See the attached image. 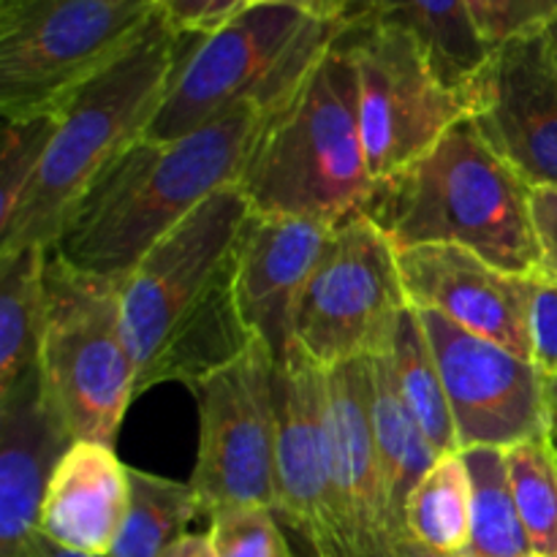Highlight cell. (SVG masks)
I'll list each match as a JSON object with an SVG mask.
<instances>
[{"instance_id": "cell-3", "label": "cell", "mask_w": 557, "mask_h": 557, "mask_svg": "<svg viewBox=\"0 0 557 557\" xmlns=\"http://www.w3.org/2000/svg\"><path fill=\"white\" fill-rule=\"evenodd\" d=\"M185 38L161 14L112 65L82 85L58 109L41 169L9 226L0 228V253L52 248L74 207L98 177L141 141L172 85Z\"/></svg>"}, {"instance_id": "cell-37", "label": "cell", "mask_w": 557, "mask_h": 557, "mask_svg": "<svg viewBox=\"0 0 557 557\" xmlns=\"http://www.w3.org/2000/svg\"><path fill=\"white\" fill-rule=\"evenodd\" d=\"M549 386V438H553L555 449H557V384L547 379Z\"/></svg>"}, {"instance_id": "cell-34", "label": "cell", "mask_w": 557, "mask_h": 557, "mask_svg": "<svg viewBox=\"0 0 557 557\" xmlns=\"http://www.w3.org/2000/svg\"><path fill=\"white\" fill-rule=\"evenodd\" d=\"M343 3L346 0H248L250 5H286V9L302 11V14L313 16L321 22H341Z\"/></svg>"}, {"instance_id": "cell-4", "label": "cell", "mask_w": 557, "mask_h": 557, "mask_svg": "<svg viewBox=\"0 0 557 557\" xmlns=\"http://www.w3.org/2000/svg\"><path fill=\"white\" fill-rule=\"evenodd\" d=\"M364 215L395 250L457 245L515 275L542 270L531 188L471 120L395 180L375 185Z\"/></svg>"}, {"instance_id": "cell-20", "label": "cell", "mask_w": 557, "mask_h": 557, "mask_svg": "<svg viewBox=\"0 0 557 557\" xmlns=\"http://www.w3.org/2000/svg\"><path fill=\"white\" fill-rule=\"evenodd\" d=\"M337 25H392L411 33L446 85L460 92L493 52L479 36L466 0H346Z\"/></svg>"}, {"instance_id": "cell-26", "label": "cell", "mask_w": 557, "mask_h": 557, "mask_svg": "<svg viewBox=\"0 0 557 557\" xmlns=\"http://www.w3.org/2000/svg\"><path fill=\"white\" fill-rule=\"evenodd\" d=\"M471 476V544L462 557H525L531 555L525 525L511 493L504 449L462 451Z\"/></svg>"}, {"instance_id": "cell-39", "label": "cell", "mask_w": 557, "mask_h": 557, "mask_svg": "<svg viewBox=\"0 0 557 557\" xmlns=\"http://www.w3.org/2000/svg\"><path fill=\"white\" fill-rule=\"evenodd\" d=\"M525 557H542V555H536V553H531V555H525Z\"/></svg>"}, {"instance_id": "cell-21", "label": "cell", "mask_w": 557, "mask_h": 557, "mask_svg": "<svg viewBox=\"0 0 557 557\" xmlns=\"http://www.w3.org/2000/svg\"><path fill=\"white\" fill-rule=\"evenodd\" d=\"M370 362V419H373L375 451H379L381 473H384L386 498H389L392 517H395L397 533L406 544L403 531V511H406L408 495L438 462V455L419 430L417 419L408 411L403 392L397 386L395 364L389 354L373 357ZM408 555V544H406ZM411 557V555H408Z\"/></svg>"}, {"instance_id": "cell-10", "label": "cell", "mask_w": 557, "mask_h": 557, "mask_svg": "<svg viewBox=\"0 0 557 557\" xmlns=\"http://www.w3.org/2000/svg\"><path fill=\"white\" fill-rule=\"evenodd\" d=\"M337 41L357 65L359 128L373 188L413 166L468 120L466 92L446 85L411 33L341 25Z\"/></svg>"}, {"instance_id": "cell-19", "label": "cell", "mask_w": 557, "mask_h": 557, "mask_svg": "<svg viewBox=\"0 0 557 557\" xmlns=\"http://www.w3.org/2000/svg\"><path fill=\"white\" fill-rule=\"evenodd\" d=\"M131 504L128 466L114 446L74 441L54 468L41 511V536L79 555L107 557Z\"/></svg>"}, {"instance_id": "cell-18", "label": "cell", "mask_w": 557, "mask_h": 557, "mask_svg": "<svg viewBox=\"0 0 557 557\" xmlns=\"http://www.w3.org/2000/svg\"><path fill=\"white\" fill-rule=\"evenodd\" d=\"M71 444L38 368L0 397V557L36 553L49 482Z\"/></svg>"}, {"instance_id": "cell-9", "label": "cell", "mask_w": 557, "mask_h": 557, "mask_svg": "<svg viewBox=\"0 0 557 557\" xmlns=\"http://www.w3.org/2000/svg\"><path fill=\"white\" fill-rule=\"evenodd\" d=\"M411 308L397 250L364 212L332 232L294 315V348L324 370L384 357Z\"/></svg>"}, {"instance_id": "cell-2", "label": "cell", "mask_w": 557, "mask_h": 557, "mask_svg": "<svg viewBox=\"0 0 557 557\" xmlns=\"http://www.w3.org/2000/svg\"><path fill=\"white\" fill-rule=\"evenodd\" d=\"M275 112L245 107L174 141H136L74 207L49 256L123 283L136 264L245 166Z\"/></svg>"}, {"instance_id": "cell-36", "label": "cell", "mask_w": 557, "mask_h": 557, "mask_svg": "<svg viewBox=\"0 0 557 557\" xmlns=\"http://www.w3.org/2000/svg\"><path fill=\"white\" fill-rule=\"evenodd\" d=\"M30 557H96V555H79V553H71V549H63L58 547V544H52L49 539L41 536V542H38L36 553ZM109 557V555H107Z\"/></svg>"}, {"instance_id": "cell-17", "label": "cell", "mask_w": 557, "mask_h": 557, "mask_svg": "<svg viewBox=\"0 0 557 557\" xmlns=\"http://www.w3.org/2000/svg\"><path fill=\"white\" fill-rule=\"evenodd\" d=\"M332 476L354 557H408L386 498L370 419V362L326 370Z\"/></svg>"}, {"instance_id": "cell-24", "label": "cell", "mask_w": 557, "mask_h": 557, "mask_svg": "<svg viewBox=\"0 0 557 557\" xmlns=\"http://www.w3.org/2000/svg\"><path fill=\"white\" fill-rule=\"evenodd\" d=\"M389 357L392 364H395L403 400H406L408 411L417 419L419 430L430 441L435 455H457L460 441H457V428L455 419H451L444 379H441L438 362H435L433 346H430L422 319L413 308L406 310L400 326H397Z\"/></svg>"}, {"instance_id": "cell-11", "label": "cell", "mask_w": 557, "mask_h": 557, "mask_svg": "<svg viewBox=\"0 0 557 557\" xmlns=\"http://www.w3.org/2000/svg\"><path fill=\"white\" fill-rule=\"evenodd\" d=\"M277 362L270 348L250 341L239 357L190 386L199 411L194 487L201 515L232 506L275 511Z\"/></svg>"}, {"instance_id": "cell-12", "label": "cell", "mask_w": 557, "mask_h": 557, "mask_svg": "<svg viewBox=\"0 0 557 557\" xmlns=\"http://www.w3.org/2000/svg\"><path fill=\"white\" fill-rule=\"evenodd\" d=\"M417 313L444 379L460 451L509 449L549 435L547 375L531 359L471 335L433 310Z\"/></svg>"}, {"instance_id": "cell-35", "label": "cell", "mask_w": 557, "mask_h": 557, "mask_svg": "<svg viewBox=\"0 0 557 557\" xmlns=\"http://www.w3.org/2000/svg\"><path fill=\"white\" fill-rule=\"evenodd\" d=\"M163 557H218V553L212 547L210 533H185L166 549Z\"/></svg>"}, {"instance_id": "cell-29", "label": "cell", "mask_w": 557, "mask_h": 557, "mask_svg": "<svg viewBox=\"0 0 557 557\" xmlns=\"http://www.w3.org/2000/svg\"><path fill=\"white\" fill-rule=\"evenodd\" d=\"M218 557H294L277 515L267 506H232L210 517Z\"/></svg>"}, {"instance_id": "cell-13", "label": "cell", "mask_w": 557, "mask_h": 557, "mask_svg": "<svg viewBox=\"0 0 557 557\" xmlns=\"http://www.w3.org/2000/svg\"><path fill=\"white\" fill-rule=\"evenodd\" d=\"M275 395V515L302 539L310 557H354L332 476L326 370L292 348L277 364Z\"/></svg>"}, {"instance_id": "cell-1", "label": "cell", "mask_w": 557, "mask_h": 557, "mask_svg": "<svg viewBox=\"0 0 557 557\" xmlns=\"http://www.w3.org/2000/svg\"><path fill=\"white\" fill-rule=\"evenodd\" d=\"M250 205L239 185L218 190L169 232L120 286L136 395L194 386L250 346L237 302V239Z\"/></svg>"}, {"instance_id": "cell-16", "label": "cell", "mask_w": 557, "mask_h": 557, "mask_svg": "<svg viewBox=\"0 0 557 557\" xmlns=\"http://www.w3.org/2000/svg\"><path fill=\"white\" fill-rule=\"evenodd\" d=\"M337 223L248 212L237 239V302L250 337L277 364L294 348L299 297Z\"/></svg>"}, {"instance_id": "cell-33", "label": "cell", "mask_w": 557, "mask_h": 557, "mask_svg": "<svg viewBox=\"0 0 557 557\" xmlns=\"http://www.w3.org/2000/svg\"><path fill=\"white\" fill-rule=\"evenodd\" d=\"M531 215L542 248V270L557 277V188H531Z\"/></svg>"}, {"instance_id": "cell-27", "label": "cell", "mask_w": 557, "mask_h": 557, "mask_svg": "<svg viewBox=\"0 0 557 557\" xmlns=\"http://www.w3.org/2000/svg\"><path fill=\"white\" fill-rule=\"evenodd\" d=\"M511 493L531 549L557 557V449L549 435L504 449Z\"/></svg>"}, {"instance_id": "cell-25", "label": "cell", "mask_w": 557, "mask_h": 557, "mask_svg": "<svg viewBox=\"0 0 557 557\" xmlns=\"http://www.w3.org/2000/svg\"><path fill=\"white\" fill-rule=\"evenodd\" d=\"M131 504L109 557H163L201 515L190 482L158 476L128 466Z\"/></svg>"}, {"instance_id": "cell-40", "label": "cell", "mask_w": 557, "mask_h": 557, "mask_svg": "<svg viewBox=\"0 0 557 557\" xmlns=\"http://www.w3.org/2000/svg\"><path fill=\"white\" fill-rule=\"evenodd\" d=\"M549 381H553V384H557V379H549Z\"/></svg>"}, {"instance_id": "cell-5", "label": "cell", "mask_w": 557, "mask_h": 557, "mask_svg": "<svg viewBox=\"0 0 557 557\" xmlns=\"http://www.w3.org/2000/svg\"><path fill=\"white\" fill-rule=\"evenodd\" d=\"M239 188L261 215L341 223L364 212L373 183L359 128L357 65L337 36L270 117Z\"/></svg>"}, {"instance_id": "cell-23", "label": "cell", "mask_w": 557, "mask_h": 557, "mask_svg": "<svg viewBox=\"0 0 557 557\" xmlns=\"http://www.w3.org/2000/svg\"><path fill=\"white\" fill-rule=\"evenodd\" d=\"M408 555L462 557L471 544V476L462 451L438 457L403 511Z\"/></svg>"}, {"instance_id": "cell-6", "label": "cell", "mask_w": 557, "mask_h": 557, "mask_svg": "<svg viewBox=\"0 0 557 557\" xmlns=\"http://www.w3.org/2000/svg\"><path fill=\"white\" fill-rule=\"evenodd\" d=\"M337 30V22L313 20L286 5H250L226 27L183 49L145 139H183L245 107L281 112Z\"/></svg>"}, {"instance_id": "cell-38", "label": "cell", "mask_w": 557, "mask_h": 557, "mask_svg": "<svg viewBox=\"0 0 557 557\" xmlns=\"http://www.w3.org/2000/svg\"><path fill=\"white\" fill-rule=\"evenodd\" d=\"M544 38H547V47H549V54H553L555 65H557V16L553 22H549V27L544 30Z\"/></svg>"}, {"instance_id": "cell-15", "label": "cell", "mask_w": 557, "mask_h": 557, "mask_svg": "<svg viewBox=\"0 0 557 557\" xmlns=\"http://www.w3.org/2000/svg\"><path fill=\"white\" fill-rule=\"evenodd\" d=\"M408 305L531 359V275H515L457 245L397 250Z\"/></svg>"}, {"instance_id": "cell-7", "label": "cell", "mask_w": 557, "mask_h": 557, "mask_svg": "<svg viewBox=\"0 0 557 557\" xmlns=\"http://www.w3.org/2000/svg\"><path fill=\"white\" fill-rule=\"evenodd\" d=\"M120 286L49 256L38 373L44 395L74 441L114 446L136 397Z\"/></svg>"}, {"instance_id": "cell-22", "label": "cell", "mask_w": 557, "mask_h": 557, "mask_svg": "<svg viewBox=\"0 0 557 557\" xmlns=\"http://www.w3.org/2000/svg\"><path fill=\"white\" fill-rule=\"evenodd\" d=\"M47 248L0 253V397L38 368L47 305Z\"/></svg>"}, {"instance_id": "cell-14", "label": "cell", "mask_w": 557, "mask_h": 557, "mask_svg": "<svg viewBox=\"0 0 557 557\" xmlns=\"http://www.w3.org/2000/svg\"><path fill=\"white\" fill-rule=\"evenodd\" d=\"M466 98L473 128L528 188H557V65L544 33L495 47Z\"/></svg>"}, {"instance_id": "cell-31", "label": "cell", "mask_w": 557, "mask_h": 557, "mask_svg": "<svg viewBox=\"0 0 557 557\" xmlns=\"http://www.w3.org/2000/svg\"><path fill=\"white\" fill-rule=\"evenodd\" d=\"M528 332H531V362L547 379H557V277L547 270L531 272Z\"/></svg>"}, {"instance_id": "cell-30", "label": "cell", "mask_w": 557, "mask_h": 557, "mask_svg": "<svg viewBox=\"0 0 557 557\" xmlns=\"http://www.w3.org/2000/svg\"><path fill=\"white\" fill-rule=\"evenodd\" d=\"M466 5L490 49L542 36L557 16V0H466Z\"/></svg>"}, {"instance_id": "cell-28", "label": "cell", "mask_w": 557, "mask_h": 557, "mask_svg": "<svg viewBox=\"0 0 557 557\" xmlns=\"http://www.w3.org/2000/svg\"><path fill=\"white\" fill-rule=\"evenodd\" d=\"M54 131H58V112L5 120L3 147H0V228L9 226L14 212L20 210L22 199L41 169Z\"/></svg>"}, {"instance_id": "cell-8", "label": "cell", "mask_w": 557, "mask_h": 557, "mask_svg": "<svg viewBox=\"0 0 557 557\" xmlns=\"http://www.w3.org/2000/svg\"><path fill=\"white\" fill-rule=\"evenodd\" d=\"M156 14V0H0L3 120L58 112Z\"/></svg>"}, {"instance_id": "cell-32", "label": "cell", "mask_w": 557, "mask_h": 557, "mask_svg": "<svg viewBox=\"0 0 557 557\" xmlns=\"http://www.w3.org/2000/svg\"><path fill=\"white\" fill-rule=\"evenodd\" d=\"M158 14L180 36H210L237 20L248 0H156Z\"/></svg>"}]
</instances>
